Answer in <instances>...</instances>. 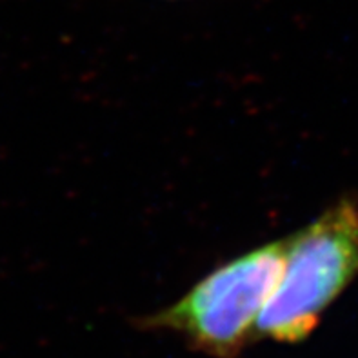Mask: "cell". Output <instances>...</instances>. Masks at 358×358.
Wrapping results in <instances>:
<instances>
[{
  "label": "cell",
  "mask_w": 358,
  "mask_h": 358,
  "mask_svg": "<svg viewBox=\"0 0 358 358\" xmlns=\"http://www.w3.org/2000/svg\"><path fill=\"white\" fill-rule=\"evenodd\" d=\"M286 242H269L211 271L186 295L141 320L150 331L182 336L211 358H238L253 341L264 306L280 280Z\"/></svg>",
  "instance_id": "obj_2"
},
{
  "label": "cell",
  "mask_w": 358,
  "mask_h": 358,
  "mask_svg": "<svg viewBox=\"0 0 358 358\" xmlns=\"http://www.w3.org/2000/svg\"><path fill=\"white\" fill-rule=\"evenodd\" d=\"M284 242L280 280L264 306L255 336L299 344L358 278V199L344 196Z\"/></svg>",
  "instance_id": "obj_1"
}]
</instances>
